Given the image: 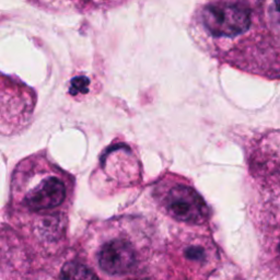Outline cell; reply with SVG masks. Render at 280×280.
<instances>
[{
	"label": "cell",
	"instance_id": "obj_1",
	"mask_svg": "<svg viewBox=\"0 0 280 280\" xmlns=\"http://www.w3.org/2000/svg\"><path fill=\"white\" fill-rule=\"evenodd\" d=\"M36 93L16 77L0 72V136L19 135L30 126Z\"/></svg>",
	"mask_w": 280,
	"mask_h": 280
},
{
	"label": "cell",
	"instance_id": "obj_2",
	"mask_svg": "<svg viewBox=\"0 0 280 280\" xmlns=\"http://www.w3.org/2000/svg\"><path fill=\"white\" fill-rule=\"evenodd\" d=\"M165 208L172 218L187 223L199 225L208 218V207L192 187L175 185L165 198Z\"/></svg>",
	"mask_w": 280,
	"mask_h": 280
},
{
	"label": "cell",
	"instance_id": "obj_3",
	"mask_svg": "<svg viewBox=\"0 0 280 280\" xmlns=\"http://www.w3.org/2000/svg\"><path fill=\"white\" fill-rule=\"evenodd\" d=\"M136 263L135 250L125 240H113L104 244L99 253L101 270L110 275L130 273Z\"/></svg>",
	"mask_w": 280,
	"mask_h": 280
},
{
	"label": "cell",
	"instance_id": "obj_4",
	"mask_svg": "<svg viewBox=\"0 0 280 280\" xmlns=\"http://www.w3.org/2000/svg\"><path fill=\"white\" fill-rule=\"evenodd\" d=\"M34 7L55 13H89L109 9L124 0H26Z\"/></svg>",
	"mask_w": 280,
	"mask_h": 280
},
{
	"label": "cell",
	"instance_id": "obj_5",
	"mask_svg": "<svg viewBox=\"0 0 280 280\" xmlns=\"http://www.w3.org/2000/svg\"><path fill=\"white\" fill-rule=\"evenodd\" d=\"M63 280H99L98 276L81 263H67L61 271Z\"/></svg>",
	"mask_w": 280,
	"mask_h": 280
},
{
	"label": "cell",
	"instance_id": "obj_6",
	"mask_svg": "<svg viewBox=\"0 0 280 280\" xmlns=\"http://www.w3.org/2000/svg\"><path fill=\"white\" fill-rule=\"evenodd\" d=\"M185 256L189 261L195 262H205L206 260L205 250L200 246H189L185 250Z\"/></svg>",
	"mask_w": 280,
	"mask_h": 280
},
{
	"label": "cell",
	"instance_id": "obj_7",
	"mask_svg": "<svg viewBox=\"0 0 280 280\" xmlns=\"http://www.w3.org/2000/svg\"><path fill=\"white\" fill-rule=\"evenodd\" d=\"M279 252H280V243H279Z\"/></svg>",
	"mask_w": 280,
	"mask_h": 280
}]
</instances>
